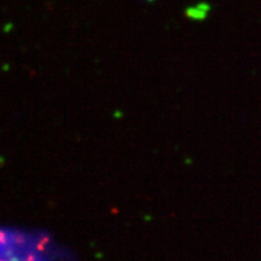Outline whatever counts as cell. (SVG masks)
<instances>
[{
	"instance_id": "1",
	"label": "cell",
	"mask_w": 261,
	"mask_h": 261,
	"mask_svg": "<svg viewBox=\"0 0 261 261\" xmlns=\"http://www.w3.org/2000/svg\"><path fill=\"white\" fill-rule=\"evenodd\" d=\"M18 238H15L11 233H5L4 231H0V261H41L38 257H34L33 254H29L27 256H21L19 259L16 257H11L16 252V248L14 247L17 243Z\"/></svg>"
}]
</instances>
